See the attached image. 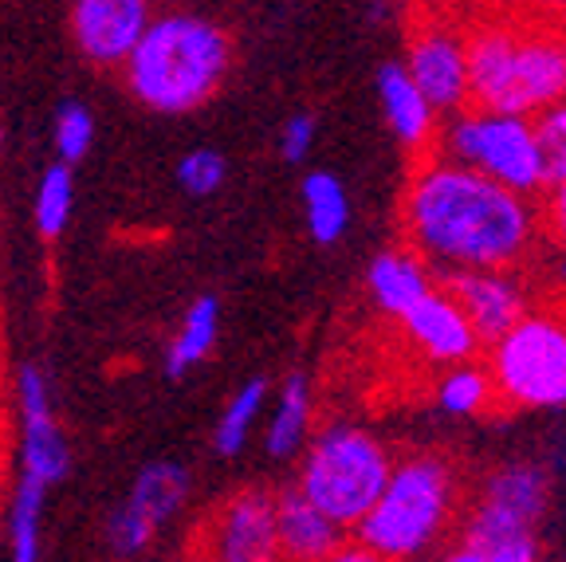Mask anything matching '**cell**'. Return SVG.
<instances>
[{
    "label": "cell",
    "instance_id": "obj_1",
    "mask_svg": "<svg viewBox=\"0 0 566 562\" xmlns=\"http://www.w3.org/2000/svg\"><path fill=\"white\" fill-rule=\"evenodd\" d=\"M401 237L441 275L515 268L539 237V209L527 194L433 149L421 154L409 174Z\"/></svg>",
    "mask_w": 566,
    "mask_h": 562
},
{
    "label": "cell",
    "instance_id": "obj_2",
    "mask_svg": "<svg viewBox=\"0 0 566 562\" xmlns=\"http://www.w3.org/2000/svg\"><path fill=\"white\" fill-rule=\"evenodd\" d=\"M469 103L507 115H535L566 98V24L495 17L464 28Z\"/></svg>",
    "mask_w": 566,
    "mask_h": 562
},
{
    "label": "cell",
    "instance_id": "obj_3",
    "mask_svg": "<svg viewBox=\"0 0 566 562\" xmlns=\"http://www.w3.org/2000/svg\"><path fill=\"white\" fill-rule=\"evenodd\" d=\"M232 67V40L221 24L193 12L154 17L123 60L126 91L146 111L158 115H189L201 111Z\"/></svg>",
    "mask_w": 566,
    "mask_h": 562
},
{
    "label": "cell",
    "instance_id": "obj_4",
    "mask_svg": "<svg viewBox=\"0 0 566 562\" xmlns=\"http://www.w3.org/2000/svg\"><path fill=\"white\" fill-rule=\"evenodd\" d=\"M460 516V476L437 452L394 460L381 496L370 503L350 539L370 562H406L437 551Z\"/></svg>",
    "mask_w": 566,
    "mask_h": 562
},
{
    "label": "cell",
    "instance_id": "obj_5",
    "mask_svg": "<svg viewBox=\"0 0 566 562\" xmlns=\"http://www.w3.org/2000/svg\"><path fill=\"white\" fill-rule=\"evenodd\" d=\"M495 409H558L566 405V303L527 308L488 343Z\"/></svg>",
    "mask_w": 566,
    "mask_h": 562
},
{
    "label": "cell",
    "instance_id": "obj_6",
    "mask_svg": "<svg viewBox=\"0 0 566 562\" xmlns=\"http://www.w3.org/2000/svg\"><path fill=\"white\" fill-rule=\"evenodd\" d=\"M389 468H394V457L386 440H378L363 425L335 422L303 445L295 488L350 531L381 496Z\"/></svg>",
    "mask_w": 566,
    "mask_h": 562
},
{
    "label": "cell",
    "instance_id": "obj_7",
    "mask_svg": "<svg viewBox=\"0 0 566 562\" xmlns=\"http://www.w3.org/2000/svg\"><path fill=\"white\" fill-rule=\"evenodd\" d=\"M437 154L472 166L476 174L507 185L515 194H543V158L535 146L527 115H507V111H484V106H460L452 111L449 123L437 131Z\"/></svg>",
    "mask_w": 566,
    "mask_h": 562
},
{
    "label": "cell",
    "instance_id": "obj_8",
    "mask_svg": "<svg viewBox=\"0 0 566 562\" xmlns=\"http://www.w3.org/2000/svg\"><path fill=\"white\" fill-rule=\"evenodd\" d=\"M406 71L441 118H449L460 106H469V52H464V28L452 24L444 12H424L413 24V32H409Z\"/></svg>",
    "mask_w": 566,
    "mask_h": 562
},
{
    "label": "cell",
    "instance_id": "obj_9",
    "mask_svg": "<svg viewBox=\"0 0 566 562\" xmlns=\"http://www.w3.org/2000/svg\"><path fill=\"white\" fill-rule=\"evenodd\" d=\"M197 559L217 562H272L280 559L275 539V492L244 488L209 511L193 539Z\"/></svg>",
    "mask_w": 566,
    "mask_h": 562
},
{
    "label": "cell",
    "instance_id": "obj_10",
    "mask_svg": "<svg viewBox=\"0 0 566 562\" xmlns=\"http://www.w3.org/2000/svg\"><path fill=\"white\" fill-rule=\"evenodd\" d=\"M17 409H20V476L55 488L71 472V448L60 429L52 402V382L40 366H20L17 374Z\"/></svg>",
    "mask_w": 566,
    "mask_h": 562
},
{
    "label": "cell",
    "instance_id": "obj_11",
    "mask_svg": "<svg viewBox=\"0 0 566 562\" xmlns=\"http://www.w3.org/2000/svg\"><path fill=\"white\" fill-rule=\"evenodd\" d=\"M444 543L452 562H535L543 554L539 523H527L480 496L472 508H460Z\"/></svg>",
    "mask_w": 566,
    "mask_h": 562
},
{
    "label": "cell",
    "instance_id": "obj_12",
    "mask_svg": "<svg viewBox=\"0 0 566 562\" xmlns=\"http://www.w3.org/2000/svg\"><path fill=\"white\" fill-rule=\"evenodd\" d=\"M150 20L154 0H71V40L95 67H123Z\"/></svg>",
    "mask_w": 566,
    "mask_h": 562
},
{
    "label": "cell",
    "instance_id": "obj_13",
    "mask_svg": "<svg viewBox=\"0 0 566 562\" xmlns=\"http://www.w3.org/2000/svg\"><path fill=\"white\" fill-rule=\"evenodd\" d=\"M406 339L433 362V366H452V362L476 358L480 339L472 331L469 315L460 311L457 299L444 291V283H433L417 299L413 308L398 315Z\"/></svg>",
    "mask_w": 566,
    "mask_h": 562
},
{
    "label": "cell",
    "instance_id": "obj_14",
    "mask_svg": "<svg viewBox=\"0 0 566 562\" xmlns=\"http://www.w3.org/2000/svg\"><path fill=\"white\" fill-rule=\"evenodd\" d=\"M444 291H449V295L460 303V311L469 315L480 346L500 339V334L527 311V295H523V283L512 275V268L449 272L444 275Z\"/></svg>",
    "mask_w": 566,
    "mask_h": 562
},
{
    "label": "cell",
    "instance_id": "obj_15",
    "mask_svg": "<svg viewBox=\"0 0 566 562\" xmlns=\"http://www.w3.org/2000/svg\"><path fill=\"white\" fill-rule=\"evenodd\" d=\"M275 539H280V559L292 562H331L338 559L350 531L311 503L300 488L275 492Z\"/></svg>",
    "mask_w": 566,
    "mask_h": 562
},
{
    "label": "cell",
    "instance_id": "obj_16",
    "mask_svg": "<svg viewBox=\"0 0 566 562\" xmlns=\"http://www.w3.org/2000/svg\"><path fill=\"white\" fill-rule=\"evenodd\" d=\"M378 98H381V115H386L389 131L409 154H433L437 146V111L433 103L417 91V83L409 80L406 63H386L378 71Z\"/></svg>",
    "mask_w": 566,
    "mask_h": 562
},
{
    "label": "cell",
    "instance_id": "obj_17",
    "mask_svg": "<svg viewBox=\"0 0 566 562\" xmlns=\"http://www.w3.org/2000/svg\"><path fill=\"white\" fill-rule=\"evenodd\" d=\"M433 283H437L433 268L424 264L409 244L378 252L374 256L370 272H366V291H370L374 308L389 319H398L401 311L413 308L417 299L433 288Z\"/></svg>",
    "mask_w": 566,
    "mask_h": 562
},
{
    "label": "cell",
    "instance_id": "obj_18",
    "mask_svg": "<svg viewBox=\"0 0 566 562\" xmlns=\"http://www.w3.org/2000/svg\"><path fill=\"white\" fill-rule=\"evenodd\" d=\"M48 483L20 476L9 492L4 508V551L17 562H35L44 554V511H48Z\"/></svg>",
    "mask_w": 566,
    "mask_h": 562
},
{
    "label": "cell",
    "instance_id": "obj_19",
    "mask_svg": "<svg viewBox=\"0 0 566 562\" xmlns=\"http://www.w3.org/2000/svg\"><path fill=\"white\" fill-rule=\"evenodd\" d=\"M311 417H315V397H311V382L303 374H292V378L280 386V397L268 409V457L272 460H287L295 452H303L311 437Z\"/></svg>",
    "mask_w": 566,
    "mask_h": 562
},
{
    "label": "cell",
    "instance_id": "obj_20",
    "mask_svg": "<svg viewBox=\"0 0 566 562\" xmlns=\"http://www.w3.org/2000/svg\"><path fill=\"white\" fill-rule=\"evenodd\" d=\"M126 503L138 508L158 531L166 528V523H174L177 511L189 503L186 465H177V460H154V465H146L138 476H134L130 492H126Z\"/></svg>",
    "mask_w": 566,
    "mask_h": 562
},
{
    "label": "cell",
    "instance_id": "obj_21",
    "mask_svg": "<svg viewBox=\"0 0 566 562\" xmlns=\"http://www.w3.org/2000/svg\"><path fill=\"white\" fill-rule=\"evenodd\" d=\"M480 500L512 511V516L527 519V523H543L551 500V480L539 465H504L484 476Z\"/></svg>",
    "mask_w": 566,
    "mask_h": 562
},
{
    "label": "cell",
    "instance_id": "obj_22",
    "mask_svg": "<svg viewBox=\"0 0 566 562\" xmlns=\"http://www.w3.org/2000/svg\"><path fill=\"white\" fill-rule=\"evenodd\" d=\"M217 331H221V303H217V295H197L181 315V326L166 351L169 378H186L189 370L201 366L217 346Z\"/></svg>",
    "mask_w": 566,
    "mask_h": 562
},
{
    "label": "cell",
    "instance_id": "obj_23",
    "mask_svg": "<svg viewBox=\"0 0 566 562\" xmlns=\"http://www.w3.org/2000/svg\"><path fill=\"white\" fill-rule=\"evenodd\" d=\"M303 217L315 244H338L350 229V194L327 169L303 177Z\"/></svg>",
    "mask_w": 566,
    "mask_h": 562
},
{
    "label": "cell",
    "instance_id": "obj_24",
    "mask_svg": "<svg viewBox=\"0 0 566 562\" xmlns=\"http://www.w3.org/2000/svg\"><path fill=\"white\" fill-rule=\"evenodd\" d=\"M433 397H437V405H441L449 417H484V414H495L492 374H488L484 362H472V358L444 366V374L437 378Z\"/></svg>",
    "mask_w": 566,
    "mask_h": 562
},
{
    "label": "cell",
    "instance_id": "obj_25",
    "mask_svg": "<svg viewBox=\"0 0 566 562\" xmlns=\"http://www.w3.org/2000/svg\"><path fill=\"white\" fill-rule=\"evenodd\" d=\"M264 409H268V378H248L232 394V402L224 405V414L217 417L212 452L217 457H240V448L248 445L252 425H256V417H264Z\"/></svg>",
    "mask_w": 566,
    "mask_h": 562
},
{
    "label": "cell",
    "instance_id": "obj_26",
    "mask_svg": "<svg viewBox=\"0 0 566 562\" xmlns=\"http://www.w3.org/2000/svg\"><path fill=\"white\" fill-rule=\"evenodd\" d=\"M71 212H75V166L55 162L35 181V197H32L35 232L44 240H60L63 229L71 225Z\"/></svg>",
    "mask_w": 566,
    "mask_h": 562
},
{
    "label": "cell",
    "instance_id": "obj_27",
    "mask_svg": "<svg viewBox=\"0 0 566 562\" xmlns=\"http://www.w3.org/2000/svg\"><path fill=\"white\" fill-rule=\"evenodd\" d=\"M154 539H158V528H154L150 519L142 516L138 508H130V503H118L111 516H106L103 523V543L111 554H118V559H138V554H146L154 547Z\"/></svg>",
    "mask_w": 566,
    "mask_h": 562
},
{
    "label": "cell",
    "instance_id": "obj_28",
    "mask_svg": "<svg viewBox=\"0 0 566 562\" xmlns=\"http://www.w3.org/2000/svg\"><path fill=\"white\" fill-rule=\"evenodd\" d=\"M531 131H535V146H539L547 185L563 181L566 177V98L535 111V115H531Z\"/></svg>",
    "mask_w": 566,
    "mask_h": 562
},
{
    "label": "cell",
    "instance_id": "obj_29",
    "mask_svg": "<svg viewBox=\"0 0 566 562\" xmlns=\"http://www.w3.org/2000/svg\"><path fill=\"white\" fill-rule=\"evenodd\" d=\"M91 142H95V115L80 98H67L55 111V154H60V162L75 166L91 154Z\"/></svg>",
    "mask_w": 566,
    "mask_h": 562
},
{
    "label": "cell",
    "instance_id": "obj_30",
    "mask_svg": "<svg viewBox=\"0 0 566 562\" xmlns=\"http://www.w3.org/2000/svg\"><path fill=\"white\" fill-rule=\"evenodd\" d=\"M224 181H229V162L217 149H189L186 158L177 162V185L186 197L221 194Z\"/></svg>",
    "mask_w": 566,
    "mask_h": 562
},
{
    "label": "cell",
    "instance_id": "obj_31",
    "mask_svg": "<svg viewBox=\"0 0 566 562\" xmlns=\"http://www.w3.org/2000/svg\"><path fill=\"white\" fill-rule=\"evenodd\" d=\"M311 146H315V118L292 115L280 131V158L283 162H307Z\"/></svg>",
    "mask_w": 566,
    "mask_h": 562
},
{
    "label": "cell",
    "instance_id": "obj_32",
    "mask_svg": "<svg viewBox=\"0 0 566 562\" xmlns=\"http://www.w3.org/2000/svg\"><path fill=\"white\" fill-rule=\"evenodd\" d=\"M543 209H539V229L547 232L555 244L566 248V177L543 189Z\"/></svg>",
    "mask_w": 566,
    "mask_h": 562
},
{
    "label": "cell",
    "instance_id": "obj_33",
    "mask_svg": "<svg viewBox=\"0 0 566 562\" xmlns=\"http://www.w3.org/2000/svg\"><path fill=\"white\" fill-rule=\"evenodd\" d=\"M551 20H566V0H535Z\"/></svg>",
    "mask_w": 566,
    "mask_h": 562
},
{
    "label": "cell",
    "instance_id": "obj_34",
    "mask_svg": "<svg viewBox=\"0 0 566 562\" xmlns=\"http://www.w3.org/2000/svg\"><path fill=\"white\" fill-rule=\"evenodd\" d=\"M558 275H563V283H566V260H563V268H558Z\"/></svg>",
    "mask_w": 566,
    "mask_h": 562
}]
</instances>
